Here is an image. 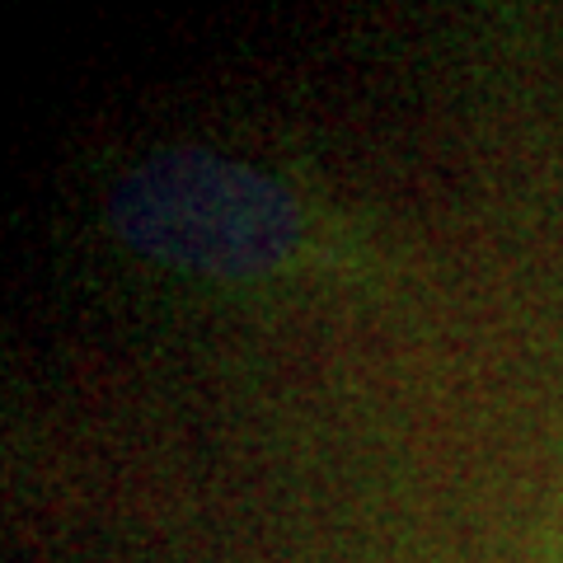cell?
<instances>
[{"mask_svg": "<svg viewBox=\"0 0 563 563\" xmlns=\"http://www.w3.org/2000/svg\"><path fill=\"white\" fill-rule=\"evenodd\" d=\"M109 217L132 250L207 277L273 273L301 240V211L273 179L202 151L136 165Z\"/></svg>", "mask_w": 563, "mask_h": 563, "instance_id": "6da1fadb", "label": "cell"}]
</instances>
